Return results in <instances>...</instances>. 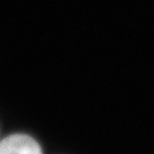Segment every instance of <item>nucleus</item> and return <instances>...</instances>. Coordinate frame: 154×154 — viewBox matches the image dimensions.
I'll use <instances>...</instances> for the list:
<instances>
[{"label": "nucleus", "instance_id": "obj_1", "mask_svg": "<svg viewBox=\"0 0 154 154\" xmlns=\"http://www.w3.org/2000/svg\"><path fill=\"white\" fill-rule=\"evenodd\" d=\"M0 154H42V149L31 136L14 134L0 140Z\"/></svg>", "mask_w": 154, "mask_h": 154}]
</instances>
